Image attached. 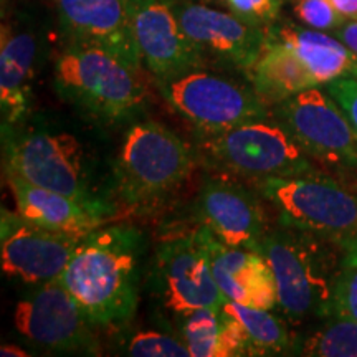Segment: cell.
<instances>
[{"mask_svg": "<svg viewBox=\"0 0 357 357\" xmlns=\"http://www.w3.org/2000/svg\"><path fill=\"white\" fill-rule=\"evenodd\" d=\"M257 192L275 205L281 225L334 245L357 238V195L316 172L255 182Z\"/></svg>", "mask_w": 357, "mask_h": 357, "instance_id": "8992f818", "label": "cell"}, {"mask_svg": "<svg viewBox=\"0 0 357 357\" xmlns=\"http://www.w3.org/2000/svg\"><path fill=\"white\" fill-rule=\"evenodd\" d=\"M126 354L132 357H190L181 336L159 331H142L132 336L126 346Z\"/></svg>", "mask_w": 357, "mask_h": 357, "instance_id": "d4e9b609", "label": "cell"}, {"mask_svg": "<svg viewBox=\"0 0 357 357\" xmlns=\"http://www.w3.org/2000/svg\"><path fill=\"white\" fill-rule=\"evenodd\" d=\"M293 12L303 25L319 32H336L346 24L331 0H293Z\"/></svg>", "mask_w": 357, "mask_h": 357, "instance_id": "484cf974", "label": "cell"}, {"mask_svg": "<svg viewBox=\"0 0 357 357\" xmlns=\"http://www.w3.org/2000/svg\"><path fill=\"white\" fill-rule=\"evenodd\" d=\"M245 73L265 105H278L305 89L319 86L293 48L268 29L260 55Z\"/></svg>", "mask_w": 357, "mask_h": 357, "instance_id": "ffe728a7", "label": "cell"}, {"mask_svg": "<svg viewBox=\"0 0 357 357\" xmlns=\"http://www.w3.org/2000/svg\"><path fill=\"white\" fill-rule=\"evenodd\" d=\"M141 230L113 225L88 234L60 280L91 324H126L139 303Z\"/></svg>", "mask_w": 357, "mask_h": 357, "instance_id": "6da1fadb", "label": "cell"}, {"mask_svg": "<svg viewBox=\"0 0 357 357\" xmlns=\"http://www.w3.org/2000/svg\"><path fill=\"white\" fill-rule=\"evenodd\" d=\"M331 243L306 231L281 227L268 231L260 252L270 263L278 289V307L288 319L331 316L333 293L342 263Z\"/></svg>", "mask_w": 357, "mask_h": 357, "instance_id": "3957f363", "label": "cell"}, {"mask_svg": "<svg viewBox=\"0 0 357 357\" xmlns=\"http://www.w3.org/2000/svg\"><path fill=\"white\" fill-rule=\"evenodd\" d=\"M331 3L346 22L357 20V0H331Z\"/></svg>", "mask_w": 357, "mask_h": 357, "instance_id": "4dcf8cb0", "label": "cell"}, {"mask_svg": "<svg viewBox=\"0 0 357 357\" xmlns=\"http://www.w3.org/2000/svg\"><path fill=\"white\" fill-rule=\"evenodd\" d=\"M200 154L220 171L252 182L314 172L306 151L268 116L222 132L202 134Z\"/></svg>", "mask_w": 357, "mask_h": 357, "instance_id": "5b68a950", "label": "cell"}, {"mask_svg": "<svg viewBox=\"0 0 357 357\" xmlns=\"http://www.w3.org/2000/svg\"><path fill=\"white\" fill-rule=\"evenodd\" d=\"M155 284L162 305L176 316L202 307L222 311L227 303L195 231L159 245Z\"/></svg>", "mask_w": 357, "mask_h": 357, "instance_id": "8fae6325", "label": "cell"}, {"mask_svg": "<svg viewBox=\"0 0 357 357\" xmlns=\"http://www.w3.org/2000/svg\"><path fill=\"white\" fill-rule=\"evenodd\" d=\"M83 147L66 132L32 131L6 139V177L50 189L86 204H101L89 192Z\"/></svg>", "mask_w": 357, "mask_h": 357, "instance_id": "ba28073f", "label": "cell"}, {"mask_svg": "<svg viewBox=\"0 0 357 357\" xmlns=\"http://www.w3.org/2000/svg\"><path fill=\"white\" fill-rule=\"evenodd\" d=\"M38 50V32L29 13L17 12L3 17L0 33V106L3 128L24 121L29 114Z\"/></svg>", "mask_w": 357, "mask_h": 357, "instance_id": "ac0fdd59", "label": "cell"}, {"mask_svg": "<svg viewBox=\"0 0 357 357\" xmlns=\"http://www.w3.org/2000/svg\"><path fill=\"white\" fill-rule=\"evenodd\" d=\"M178 24L202 56L247 71L257 61L266 29L252 25L231 12H222L190 0H174Z\"/></svg>", "mask_w": 357, "mask_h": 357, "instance_id": "4fadbf2b", "label": "cell"}, {"mask_svg": "<svg viewBox=\"0 0 357 357\" xmlns=\"http://www.w3.org/2000/svg\"><path fill=\"white\" fill-rule=\"evenodd\" d=\"M273 118L311 158L336 167H357V134L328 89L314 86L278 102Z\"/></svg>", "mask_w": 357, "mask_h": 357, "instance_id": "9c48e42d", "label": "cell"}, {"mask_svg": "<svg viewBox=\"0 0 357 357\" xmlns=\"http://www.w3.org/2000/svg\"><path fill=\"white\" fill-rule=\"evenodd\" d=\"M13 324L26 341L42 349L98 354L91 321L60 278L37 284L17 303Z\"/></svg>", "mask_w": 357, "mask_h": 357, "instance_id": "30bf717a", "label": "cell"}, {"mask_svg": "<svg viewBox=\"0 0 357 357\" xmlns=\"http://www.w3.org/2000/svg\"><path fill=\"white\" fill-rule=\"evenodd\" d=\"M17 212L25 220L43 229L70 235H88L105 223V205L86 204L82 200L26 184L17 177L7 176Z\"/></svg>", "mask_w": 357, "mask_h": 357, "instance_id": "d6986e66", "label": "cell"}, {"mask_svg": "<svg viewBox=\"0 0 357 357\" xmlns=\"http://www.w3.org/2000/svg\"><path fill=\"white\" fill-rule=\"evenodd\" d=\"M195 215L200 227L229 247L260 252L268 234L260 200L236 182H205L195 202Z\"/></svg>", "mask_w": 357, "mask_h": 357, "instance_id": "2e32d148", "label": "cell"}, {"mask_svg": "<svg viewBox=\"0 0 357 357\" xmlns=\"http://www.w3.org/2000/svg\"><path fill=\"white\" fill-rule=\"evenodd\" d=\"M0 356L2 357H29V352H25L20 346L15 344H3L0 347Z\"/></svg>", "mask_w": 357, "mask_h": 357, "instance_id": "d6a6232c", "label": "cell"}, {"mask_svg": "<svg viewBox=\"0 0 357 357\" xmlns=\"http://www.w3.org/2000/svg\"><path fill=\"white\" fill-rule=\"evenodd\" d=\"M268 30L293 48L319 84L357 78V55L336 35L294 24L271 25Z\"/></svg>", "mask_w": 357, "mask_h": 357, "instance_id": "44dd1931", "label": "cell"}, {"mask_svg": "<svg viewBox=\"0 0 357 357\" xmlns=\"http://www.w3.org/2000/svg\"><path fill=\"white\" fill-rule=\"evenodd\" d=\"M223 310L242 324L252 356L287 354L293 347V336L288 326L271 310L245 306L234 301H227Z\"/></svg>", "mask_w": 357, "mask_h": 357, "instance_id": "603a6c76", "label": "cell"}, {"mask_svg": "<svg viewBox=\"0 0 357 357\" xmlns=\"http://www.w3.org/2000/svg\"><path fill=\"white\" fill-rule=\"evenodd\" d=\"M181 339L190 357L252 356L242 324L225 310H194L177 316Z\"/></svg>", "mask_w": 357, "mask_h": 357, "instance_id": "7402d4cb", "label": "cell"}, {"mask_svg": "<svg viewBox=\"0 0 357 357\" xmlns=\"http://www.w3.org/2000/svg\"><path fill=\"white\" fill-rule=\"evenodd\" d=\"M55 6L68 43L100 48L136 68H146L126 0H55Z\"/></svg>", "mask_w": 357, "mask_h": 357, "instance_id": "5bb4252c", "label": "cell"}, {"mask_svg": "<svg viewBox=\"0 0 357 357\" xmlns=\"http://www.w3.org/2000/svg\"><path fill=\"white\" fill-rule=\"evenodd\" d=\"M129 7L142 63L159 83L202 68L205 58L182 30L171 2L151 0Z\"/></svg>", "mask_w": 357, "mask_h": 357, "instance_id": "9a60e30c", "label": "cell"}, {"mask_svg": "<svg viewBox=\"0 0 357 357\" xmlns=\"http://www.w3.org/2000/svg\"><path fill=\"white\" fill-rule=\"evenodd\" d=\"M194 164V151L176 132L155 121L137 123L124 134L116 159V194L136 207L154 202L181 185Z\"/></svg>", "mask_w": 357, "mask_h": 357, "instance_id": "277c9868", "label": "cell"}, {"mask_svg": "<svg viewBox=\"0 0 357 357\" xmlns=\"http://www.w3.org/2000/svg\"><path fill=\"white\" fill-rule=\"evenodd\" d=\"M303 356L357 357V323L346 318H333L316 331L301 347Z\"/></svg>", "mask_w": 357, "mask_h": 357, "instance_id": "cb8c5ba5", "label": "cell"}, {"mask_svg": "<svg viewBox=\"0 0 357 357\" xmlns=\"http://www.w3.org/2000/svg\"><path fill=\"white\" fill-rule=\"evenodd\" d=\"M326 89L341 106L357 134V78H339L326 84Z\"/></svg>", "mask_w": 357, "mask_h": 357, "instance_id": "f1b7e54d", "label": "cell"}, {"mask_svg": "<svg viewBox=\"0 0 357 357\" xmlns=\"http://www.w3.org/2000/svg\"><path fill=\"white\" fill-rule=\"evenodd\" d=\"M211 263L213 278L227 301L275 310L278 289L270 263L261 252L229 247L204 227L195 230Z\"/></svg>", "mask_w": 357, "mask_h": 357, "instance_id": "e0dca14e", "label": "cell"}, {"mask_svg": "<svg viewBox=\"0 0 357 357\" xmlns=\"http://www.w3.org/2000/svg\"><path fill=\"white\" fill-rule=\"evenodd\" d=\"M333 33L336 35L341 42H344L347 47H349L351 50L357 55V20L346 22L341 29H337L336 32Z\"/></svg>", "mask_w": 357, "mask_h": 357, "instance_id": "f546056e", "label": "cell"}, {"mask_svg": "<svg viewBox=\"0 0 357 357\" xmlns=\"http://www.w3.org/2000/svg\"><path fill=\"white\" fill-rule=\"evenodd\" d=\"M339 248H341L342 252V263H344V265L357 266V238L342 243Z\"/></svg>", "mask_w": 357, "mask_h": 357, "instance_id": "1f68e13d", "label": "cell"}, {"mask_svg": "<svg viewBox=\"0 0 357 357\" xmlns=\"http://www.w3.org/2000/svg\"><path fill=\"white\" fill-rule=\"evenodd\" d=\"M331 318H346L357 323V266L342 263L334 284Z\"/></svg>", "mask_w": 357, "mask_h": 357, "instance_id": "4316f807", "label": "cell"}, {"mask_svg": "<svg viewBox=\"0 0 357 357\" xmlns=\"http://www.w3.org/2000/svg\"><path fill=\"white\" fill-rule=\"evenodd\" d=\"M144 68L93 47L71 45L55 60L58 95L102 121H123L142 108L147 98Z\"/></svg>", "mask_w": 357, "mask_h": 357, "instance_id": "7a4b0ae2", "label": "cell"}, {"mask_svg": "<svg viewBox=\"0 0 357 357\" xmlns=\"http://www.w3.org/2000/svg\"><path fill=\"white\" fill-rule=\"evenodd\" d=\"M128 3H131V6H134V3H142V2H151V0H126ZM167 2H174V0H167Z\"/></svg>", "mask_w": 357, "mask_h": 357, "instance_id": "836d02e7", "label": "cell"}, {"mask_svg": "<svg viewBox=\"0 0 357 357\" xmlns=\"http://www.w3.org/2000/svg\"><path fill=\"white\" fill-rule=\"evenodd\" d=\"M2 271L26 284L60 278L86 235L53 231L3 208L0 220Z\"/></svg>", "mask_w": 357, "mask_h": 357, "instance_id": "7c38bea8", "label": "cell"}, {"mask_svg": "<svg viewBox=\"0 0 357 357\" xmlns=\"http://www.w3.org/2000/svg\"><path fill=\"white\" fill-rule=\"evenodd\" d=\"M284 0H227L230 12L248 24L268 29L278 20Z\"/></svg>", "mask_w": 357, "mask_h": 357, "instance_id": "83f0119b", "label": "cell"}, {"mask_svg": "<svg viewBox=\"0 0 357 357\" xmlns=\"http://www.w3.org/2000/svg\"><path fill=\"white\" fill-rule=\"evenodd\" d=\"M159 86L172 109L202 134L222 132L268 116L253 86L202 68L160 82Z\"/></svg>", "mask_w": 357, "mask_h": 357, "instance_id": "52a82bcc", "label": "cell"}]
</instances>
